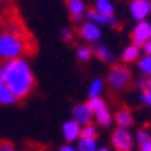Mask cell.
Segmentation results:
<instances>
[{
  "label": "cell",
  "mask_w": 151,
  "mask_h": 151,
  "mask_svg": "<svg viewBox=\"0 0 151 151\" xmlns=\"http://www.w3.org/2000/svg\"><path fill=\"white\" fill-rule=\"evenodd\" d=\"M103 86H104V82L101 78H96L91 82L89 85V89H88V97L89 99H96V97H100L101 91H103Z\"/></svg>",
  "instance_id": "cell-17"
},
{
  "label": "cell",
  "mask_w": 151,
  "mask_h": 151,
  "mask_svg": "<svg viewBox=\"0 0 151 151\" xmlns=\"http://www.w3.org/2000/svg\"><path fill=\"white\" fill-rule=\"evenodd\" d=\"M139 58H140V47L135 46V45L127 46L122 54V60H123V62H126V63H132V62H135V61H138Z\"/></svg>",
  "instance_id": "cell-12"
},
{
  "label": "cell",
  "mask_w": 151,
  "mask_h": 151,
  "mask_svg": "<svg viewBox=\"0 0 151 151\" xmlns=\"http://www.w3.org/2000/svg\"><path fill=\"white\" fill-rule=\"evenodd\" d=\"M93 55V51H92V47L88 46H80L77 49V58H78L81 62H88L89 60Z\"/></svg>",
  "instance_id": "cell-20"
},
{
  "label": "cell",
  "mask_w": 151,
  "mask_h": 151,
  "mask_svg": "<svg viewBox=\"0 0 151 151\" xmlns=\"http://www.w3.org/2000/svg\"><path fill=\"white\" fill-rule=\"evenodd\" d=\"M148 140H151V136L146 129H140V131H138V134H136V142H138L139 147H140L142 145H145L146 142H148Z\"/></svg>",
  "instance_id": "cell-23"
},
{
  "label": "cell",
  "mask_w": 151,
  "mask_h": 151,
  "mask_svg": "<svg viewBox=\"0 0 151 151\" xmlns=\"http://www.w3.org/2000/svg\"><path fill=\"white\" fill-rule=\"evenodd\" d=\"M112 145L117 151H131L134 147V138L127 128H116L112 134Z\"/></svg>",
  "instance_id": "cell-3"
},
{
  "label": "cell",
  "mask_w": 151,
  "mask_h": 151,
  "mask_svg": "<svg viewBox=\"0 0 151 151\" xmlns=\"http://www.w3.org/2000/svg\"><path fill=\"white\" fill-rule=\"evenodd\" d=\"M11 0H0V3H9Z\"/></svg>",
  "instance_id": "cell-33"
},
{
  "label": "cell",
  "mask_w": 151,
  "mask_h": 151,
  "mask_svg": "<svg viewBox=\"0 0 151 151\" xmlns=\"http://www.w3.org/2000/svg\"><path fill=\"white\" fill-rule=\"evenodd\" d=\"M78 34L85 42L96 43V42L100 41L101 35H103V31H101L100 26L86 20V22L81 23V26H80V28H78Z\"/></svg>",
  "instance_id": "cell-6"
},
{
  "label": "cell",
  "mask_w": 151,
  "mask_h": 151,
  "mask_svg": "<svg viewBox=\"0 0 151 151\" xmlns=\"http://www.w3.org/2000/svg\"><path fill=\"white\" fill-rule=\"evenodd\" d=\"M140 151H151V140L146 142L145 145L140 146Z\"/></svg>",
  "instance_id": "cell-29"
},
{
  "label": "cell",
  "mask_w": 151,
  "mask_h": 151,
  "mask_svg": "<svg viewBox=\"0 0 151 151\" xmlns=\"http://www.w3.org/2000/svg\"><path fill=\"white\" fill-rule=\"evenodd\" d=\"M94 9L104 15H115L113 0H94Z\"/></svg>",
  "instance_id": "cell-13"
},
{
  "label": "cell",
  "mask_w": 151,
  "mask_h": 151,
  "mask_svg": "<svg viewBox=\"0 0 151 151\" xmlns=\"http://www.w3.org/2000/svg\"><path fill=\"white\" fill-rule=\"evenodd\" d=\"M128 9L135 22L147 20L151 15V0H131Z\"/></svg>",
  "instance_id": "cell-4"
},
{
  "label": "cell",
  "mask_w": 151,
  "mask_h": 151,
  "mask_svg": "<svg viewBox=\"0 0 151 151\" xmlns=\"http://www.w3.org/2000/svg\"><path fill=\"white\" fill-rule=\"evenodd\" d=\"M1 82H3V80H1V76H0V84H1Z\"/></svg>",
  "instance_id": "cell-34"
},
{
  "label": "cell",
  "mask_w": 151,
  "mask_h": 151,
  "mask_svg": "<svg viewBox=\"0 0 151 151\" xmlns=\"http://www.w3.org/2000/svg\"><path fill=\"white\" fill-rule=\"evenodd\" d=\"M92 51H93V55H96L99 60H101L103 62H105V63L115 62V55H113V53L104 43H99V42L93 43Z\"/></svg>",
  "instance_id": "cell-10"
},
{
  "label": "cell",
  "mask_w": 151,
  "mask_h": 151,
  "mask_svg": "<svg viewBox=\"0 0 151 151\" xmlns=\"http://www.w3.org/2000/svg\"><path fill=\"white\" fill-rule=\"evenodd\" d=\"M142 100H143V103L146 104V105H148V107H151V91H143V94H142Z\"/></svg>",
  "instance_id": "cell-25"
},
{
  "label": "cell",
  "mask_w": 151,
  "mask_h": 151,
  "mask_svg": "<svg viewBox=\"0 0 151 151\" xmlns=\"http://www.w3.org/2000/svg\"><path fill=\"white\" fill-rule=\"evenodd\" d=\"M66 8L73 22L80 23L84 20L85 14H86L85 0H66Z\"/></svg>",
  "instance_id": "cell-8"
},
{
  "label": "cell",
  "mask_w": 151,
  "mask_h": 151,
  "mask_svg": "<svg viewBox=\"0 0 151 151\" xmlns=\"http://www.w3.org/2000/svg\"><path fill=\"white\" fill-rule=\"evenodd\" d=\"M61 37H62V39L65 42H70L72 41V31H70L69 28H62L61 30Z\"/></svg>",
  "instance_id": "cell-24"
},
{
  "label": "cell",
  "mask_w": 151,
  "mask_h": 151,
  "mask_svg": "<svg viewBox=\"0 0 151 151\" xmlns=\"http://www.w3.org/2000/svg\"><path fill=\"white\" fill-rule=\"evenodd\" d=\"M85 18L86 20L94 23V24L100 26H108V27H117V19L115 15H104V14L97 12L96 9H88L86 14H85Z\"/></svg>",
  "instance_id": "cell-7"
},
{
  "label": "cell",
  "mask_w": 151,
  "mask_h": 151,
  "mask_svg": "<svg viewBox=\"0 0 151 151\" xmlns=\"http://www.w3.org/2000/svg\"><path fill=\"white\" fill-rule=\"evenodd\" d=\"M142 50H143V53H145L146 55H151V38L148 39V41H146L145 43H143V46H142Z\"/></svg>",
  "instance_id": "cell-27"
},
{
  "label": "cell",
  "mask_w": 151,
  "mask_h": 151,
  "mask_svg": "<svg viewBox=\"0 0 151 151\" xmlns=\"http://www.w3.org/2000/svg\"><path fill=\"white\" fill-rule=\"evenodd\" d=\"M96 135H97V131H96V127L93 126V124H86V126H82L81 131H80V138H96Z\"/></svg>",
  "instance_id": "cell-22"
},
{
  "label": "cell",
  "mask_w": 151,
  "mask_h": 151,
  "mask_svg": "<svg viewBox=\"0 0 151 151\" xmlns=\"http://www.w3.org/2000/svg\"><path fill=\"white\" fill-rule=\"evenodd\" d=\"M18 101V99L12 94V92L7 88L4 82L0 84V103L1 104H14Z\"/></svg>",
  "instance_id": "cell-15"
},
{
  "label": "cell",
  "mask_w": 151,
  "mask_h": 151,
  "mask_svg": "<svg viewBox=\"0 0 151 151\" xmlns=\"http://www.w3.org/2000/svg\"><path fill=\"white\" fill-rule=\"evenodd\" d=\"M138 66L139 70L145 76L147 77H151V55H143L142 58L138 60Z\"/></svg>",
  "instance_id": "cell-19"
},
{
  "label": "cell",
  "mask_w": 151,
  "mask_h": 151,
  "mask_svg": "<svg viewBox=\"0 0 151 151\" xmlns=\"http://www.w3.org/2000/svg\"><path fill=\"white\" fill-rule=\"evenodd\" d=\"M58 151H78V150H77V148H74L73 146H70V145H66V146H62V147H61Z\"/></svg>",
  "instance_id": "cell-30"
},
{
  "label": "cell",
  "mask_w": 151,
  "mask_h": 151,
  "mask_svg": "<svg viewBox=\"0 0 151 151\" xmlns=\"http://www.w3.org/2000/svg\"><path fill=\"white\" fill-rule=\"evenodd\" d=\"M94 115H96V122H97L100 126H103V127L111 126V123H112V115H111V112L107 108L99 111V112H96Z\"/></svg>",
  "instance_id": "cell-18"
},
{
  "label": "cell",
  "mask_w": 151,
  "mask_h": 151,
  "mask_svg": "<svg viewBox=\"0 0 151 151\" xmlns=\"http://www.w3.org/2000/svg\"><path fill=\"white\" fill-rule=\"evenodd\" d=\"M96 151H111L109 148H105V147H101V148H97Z\"/></svg>",
  "instance_id": "cell-31"
},
{
  "label": "cell",
  "mask_w": 151,
  "mask_h": 151,
  "mask_svg": "<svg viewBox=\"0 0 151 151\" xmlns=\"http://www.w3.org/2000/svg\"><path fill=\"white\" fill-rule=\"evenodd\" d=\"M86 105H88L89 109H91L93 113L99 112V111L104 109V108H107V107H105V101H104L103 99H100V97L89 99V101H88V104H86Z\"/></svg>",
  "instance_id": "cell-21"
},
{
  "label": "cell",
  "mask_w": 151,
  "mask_h": 151,
  "mask_svg": "<svg viewBox=\"0 0 151 151\" xmlns=\"http://www.w3.org/2000/svg\"><path fill=\"white\" fill-rule=\"evenodd\" d=\"M77 150L78 151H96L97 150V143H96V138H80L78 145H77Z\"/></svg>",
  "instance_id": "cell-16"
},
{
  "label": "cell",
  "mask_w": 151,
  "mask_h": 151,
  "mask_svg": "<svg viewBox=\"0 0 151 151\" xmlns=\"http://www.w3.org/2000/svg\"><path fill=\"white\" fill-rule=\"evenodd\" d=\"M0 151H16V150L11 143H6V142H4V143L0 145Z\"/></svg>",
  "instance_id": "cell-28"
},
{
  "label": "cell",
  "mask_w": 151,
  "mask_h": 151,
  "mask_svg": "<svg viewBox=\"0 0 151 151\" xmlns=\"http://www.w3.org/2000/svg\"><path fill=\"white\" fill-rule=\"evenodd\" d=\"M147 85H148L147 76H146V77H142V78L138 80V86L142 89V91H147Z\"/></svg>",
  "instance_id": "cell-26"
},
{
  "label": "cell",
  "mask_w": 151,
  "mask_h": 151,
  "mask_svg": "<svg viewBox=\"0 0 151 151\" xmlns=\"http://www.w3.org/2000/svg\"><path fill=\"white\" fill-rule=\"evenodd\" d=\"M72 116L73 120L76 123H78L80 126H86L92 122V117H93V112L89 109V107L86 104H78L76 105L72 111Z\"/></svg>",
  "instance_id": "cell-9"
},
{
  "label": "cell",
  "mask_w": 151,
  "mask_h": 151,
  "mask_svg": "<svg viewBox=\"0 0 151 151\" xmlns=\"http://www.w3.org/2000/svg\"><path fill=\"white\" fill-rule=\"evenodd\" d=\"M147 89L151 91V78H148V85H147Z\"/></svg>",
  "instance_id": "cell-32"
},
{
  "label": "cell",
  "mask_w": 151,
  "mask_h": 151,
  "mask_svg": "<svg viewBox=\"0 0 151 151\" xmlns=\"http://www.w3.org/2000/svg\"><path fill=\"white\" fill-rule=\"evenodd\" d=\"M115 120H116L119 127H122V128H128V127L132 124V115L127 109H123V111H119V112L116 113Z\"/></svg>",
  "instance_id": "cell-14"
},
{
  "label": "cell",
  "mask_w": 151,
  "mask_h": 151,
  "mask_svg": "<svg viewBox=\"0 0 151 151\" xmlns=\"http://www.w3.org/2000/svg\"><path fill=\"white\" fill-rule=\"evenodd\" d=\"M151 38V23L147 20H142L135 24L131 32V41L132 45L142 47L146 41Z\"/></svg>",
  "instance_id": "cell-5"
},
{
  "label": "cell",
  "mask_w": 151,
  "mask_h": 151,
  "mask_svg": "<svg viewBox=\"0 0 151 151\" xmlns=\"http://www.w3.org/2000/svg\"><path fill=\"white\" fill-rule=\"evenodd\" d=\"M63 136L68 142H74L77 138H80V131H81V126L78 123H76L74 120H68L62 127Z\"/></svg>",
  "instance_id": "cell-11"
},
{
  "label": "cell",
  "mask_w": 151,
  "mask_h": 151,
  "mask_svg": "<svg viewBox=\"0 0 151 151\" xmlns=\"http://www.w3.org/2000/svg\"><path fill=\"white\" fill-rule=\"evenodd\" d=\"M0 76L4 85L16 99H24L32 91L35 78L27 61L23 58L6 60L0 65Z\"/></svg>",
  "instance_id": "cell-1"
},
{
  "label": "cell",
  "mask_w": 151,
  "mask_h": 151,
  "mask_svg": "<svg viewBox=\"0 0 151 151\" xmlns=\"http://www.w3.org/2000/svg\"><path fill=\"white\" fill-rule=\"evenodd\" d=\"M129 81H131V72L126 66H113L108 73V84L115 91L126 88Z\"/></svg>",
  "instance_id": "cell-2"
}]
</instances>
